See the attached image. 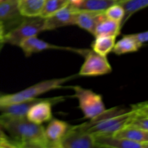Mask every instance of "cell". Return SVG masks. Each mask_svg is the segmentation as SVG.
Segmentation results:
<instances>
[{
	"instance_id": "4316f807",
	"label": "cell",
	"mask_w": 148,
	"mask_h": 148,
	"mask_svg": "<svg viewBox=\"0 0 148 148\" xmlns=\"http://www.w3.org/2000/svg\"><path fill=\"white\" fill-rule=\"evenodd\" d=\"M82 1L83 0H68L69 4L70 5H72L73 7H75V8H77V7H79L81 4V3L82 2Z\"/></svg>"
},
{
	"instance_id": "7402d4cb",
	"label": "cell",
	"mask_w": 148,
	"mask_h": 148,
	"mask_svg": "<svg viewBox=\"0 0 148 148\" xmlns=\"http://www.w3.org/2000/svg\"><path fill=\"white\" fill-rule=\"evenodd\" d=\"M117 2L116 0H83L79 7L74 8L77 10L102 12Z\"/></svg>"
},
{
	"instance_id": "f546056e",
	"label": "cell",
	"mask_w": 148,
	"mask_h": 148,
	"mask_svg": "<svg viewBox=\"0 0 148 148\" xmlns=\"http://www.w3.org/2000/svg\"><path fill=\"white\" fill-rule=\"evenodd\" d=\"M4 44H5V43H4V40H0V52H1V49H2V48L4 47Z\"/></svg>"
},
{
	"instance_id": "1f68e13d",
	"label": "cell",
	"mask_w": 148,
	"mask_h": 148,
	"mask_svg": "<svg viewBox=\"0 0 148 148\" xmlns=\"http://www.w3.org/2000/svg\"><path fill=\"white\" fill-rule=\"evenodd\" d=\"M19 147V146H18ZM19 148H43V147H19Z\"/></svg>"
},
{
	"instance_id": "6da1fadb",
	"label": "cell",
	"mask_w": 148,
	"mask_h": 148,
	"mask_svg": "<svg viewBox=\"0 0 148 148\" xmlns=\"http://www.w3.org/2000/svg\"><path fill=\"white\" fill-rule=\"evenodd\" d=\"M0 126L9 134L10 140L19 147L49 148L42 124H34L26 117L1 114Z\"/></svg>"
},
{
	"instance_id": "277c9868",
	"label": "cell",
	"mask_w": 148,
	"mask_h": 148,
	"mask_svg": "<svg viewBox=\"0 0 148 148\" xmlns=\"http://www.w3.org/2000/svg\"><path fill=\"white\" fill-rule=\"evenodd\" d=\"M45 29V19L38 17H23L14 27L6 31L4 36V43L19 46L25 39L38 35Z\"/></svg>"
},
{
	"instance_id": "83f0119b",
	"label": "cell",
	"mask_w": 148,
	"mask_h": 148,
	"mask_svg": "<svg viewBox=\"0 0 148 148\" xmlns=\"http://www.w3.org/2000/svg\"><path fill=\"white\" fill-rule=\"evenodd\" d=\"M5 139H10V137L0 126V140H5Z\"/></svg>"
},
{
	"instance_id": "d6a6232c",
	"label": "cell",
	"mask_w": 148,
	"mask_h": 148,
	"mask_svg": "<svg viewBox=\"0 0 148 148\" xmlns=\"http://www.w3.org/2000/svg\"><path fill=\"white\" fill-rule=\"evenodd\" d=\"M7 1V0H0V3L4 2V1Z\"/></svg>"
},
{
	"instance_id": "ffe728a7",
	"label": "cell",
	"mask_w": 148,
	"mask_h": 148,
	"mask_svg": "<svg viewBox=\"0 0 148 148\" xmlns=\"http://www.w3.org/2000/svg\"><path fill=\"white\" fill-rule=\"evenodd\" d=\"M116 36H95V40L91 45L92 50L101 56H106L112 51L116 43Z\"/></svg>"
},
{
	"instance_id": "ac0fdd59",
	"label": "cell",
	"mask_w": 148,
	"mask_h": 148,
	"mask_svg": "<svg viewBox=\"0 0 148 148\" xmlns=\"http://www.w3.org/2000/svg\"><path fill=\"white\" fill-rule=\"evenodd\" d=\"M117 3L122 7L124 12V18L121 22L122 28L133 14L147 7L148 0H119Z\"/></svg>"
},
{
	"instance_id": "f1b7e54d",
	"label": "cell",
	"mask_w": 148,
	"mask_h": 148,
	"mask_svg": "<svg viewBox=\"0 0 148 148\" xmlns=\"http://www.w3.org/2000/svg\"><path fill=\"white\" fill-rule=\"evenodd\" d=\"M4 33H5V30L4 29H1L0 30V40H4Z\"/></svg>"
},
{
	"instance_id": "44dd1931",
	"label": "cell",
	"mask_w": 148,
	"mask_h": 148,
	"mask_svg": "<svg viewBox=\"0 0 148 148\" xmlns=\"http://www.w3.org/2000/svg\"><path fill=\"white\" fill-rule=\"evenodd\" d=\"M140 49V46L128 34L124 35L119 41L115 43L112 52L116 55L121 56L127 53L137 52Z\"/></svg>"
},
{
	"instance_id": "4dcf8cb0",
	"label": "cell",
	"mask_w": 148,
	"mask_h": 148,
	"mask_svg": "<svg viewBox=\"0 0 148 148\" xmlns=\"http://www.w3.org/2000/svg\"><path fill=\"white\" fill-rule=\"evenodd\" d=\"M1 29H4L5 30V27H4V25L2 23H0V30Z\"/></svg>"
},
{
	"instance_id": "2e32d148",
	"label": "cell",
	"mask_w": 148,
	"mask_h": 148,
	"mask_svg": "<svg viewBox=\"0 0 148 148\" xmlns=\"http://www.w3.org/2000/svg\"><path fill=\"white\" fill-rule=\"evenodd\" d=\"M46 0H18L19 13L23 17H40Z\"/></svg>"
},
{
	"instance_id": "9a60e30c",
	"label": "cell",
	"mask_w": 148,
	"mask_h": 148,
	"mask_svg": "<svg viewBox=\"0 0 148 148\" xmlns=\"http://www.w3.org/2000/svg\"><path fill=\"white\" fill-rule=\"evenodd\" d=\"M23 17L19 13L18 0H7L0 3V23L4 25L12 24L21 21Z\"/></svg>"
},
{
	"instance_id": "52a82bcc",
	"label": "cell",
	"mask_w": 148,
	"mask_h": 148,
	"mask_svg": "<svg viewBox=\"0 0 148 148\" xmlns=\"http://www.w3.org/2000/svg\"><path fill=\"white\" fill-rule=\"evenodd\" d=\"M85 61L78 75L83 77H97L111 73L112 67L106 56H101L92 50L88 49L84 54Z\"/></svg>"
},
{
	"instance_id": "e0dca14e",
	"label": "cell",
	"mask_w": 148,
	"mask_h": 148,
	"mask_svg": "<svg viewBox=\"0 0 148 148\" xmlns=\"http://www.w3.org/2000/svg\"><path fill=\"white\" fill-rule=\"evenodd\" d=\"M121 27L119 22L110 20L104 16L97 24L94 30L93 36H117L121 33Z\"/></svg>"
},
{
	"instance_id": "484cf974",
	"label": "cell",
	"mask_w": 148,
	"mask_h": 148,
	"mask_svg": "<svg viewBox=\"0 0 148 148\" xmlns=\"http://www.w3.org/2000/svg\"><path fill=\"white\" fill-rule=\"evenodd\" d=\"M0 148H19L10 139L0 140Z\"/></svg>"
},
{
	"instance_id": "5bb4252c",
	"label": "cell",
	"mask_w": 148,
	"mask_h": 148,
	"mask_svg": "<svg viewBox=\"0 0 148 148\" xmlns=\"http://www.w3.org/2000/svg\"><path fill=\"white\" fill-rule=\"evenodd\" d=\"M104 16V12H98L75 10V25L79 26L81 29L93 36L97 24Z\"/></svg>"
},
{
	"instance_id": "836d02e7",
	"label": "cell",
	"mask_w": 148,
	"mask_h": 148,
	"mask_svg": "<svg viewBox=\"0 0 148 148\" xmlns=\"http://www.w3.org/2000/svg\"><path fill=\"white\" fill-rule=\"evenodd\" d=\"M116 1H119V0H116Z\"/></svg>"
},
{
	"instance_id": "3957f363",
	"label": "cell",
	"mask_w": 148,
	"mask_h": 148,
	"mask_svg": "<svg viewBox=\"0 0 148 148\" xmlns=\"http://www.w3.org/2000/svg\"><path fill=\"white\" fill-rule=\"evenodd\" d=\"M75 77L76 76L72 75L66 77L47 79L14 93L0 95V107L34 99L49 91L63 88L64 84Z\"/></svg>"
},
{
	"instance_id": "30bf717a",
	"label": "cell",
	"mask_w": 148,
	"mask_h": 148,
	"mask_svg": "<svg viewBox=\"0 0 148 148\" xmlns=\"http://www.w3.org/2000/svg\"><path fill=\"white\" fill-rule=\"evenodd\" d=\"M70 25H75V10L69 4L50 17L45 18L46 31Z\"/></svg>"
},
{
	"instance_id": "7a4b0ae2",
	"label": "cell",
	"mask_w": 148,
	"mask_h": 148,
	"mask_svg": "<svg viewBox=\"0 0 148 148\" xmlns=\"http://www.w3.org/2000/svg\"><path fill=\"white\" fill-rule=\"evenodd\" d=\"M131 113V108L114 107L80 126L93 135H113L126 125Z\"/></svg>"
},
{
	"instance_id": "5b68a950",
	"label": "cell",
	"mask_w": 148,
	"mask_h": 148,
	"mask_svg": "<svg viewBox=\"0 0 148 148\" xmlns=\"http://www.w3.org/2000/svg\"><path fill=\"white\" fill-rule=\"evenodd\" d=\"M75 92L74 97L79 102V107L87 119L92 120L102 114L106 110L103 98L92 90L81 86L71 87Z\"/></svg>"
},
{
	"instance_id": "603a6c76",
	"label": "cell",
	"mask_w": 148,
	"mask_h": 148,
	"mask_svg": "<svg viewBox=\"0 0 148 148\" xmlns=\"http://www.w3.org/2000/svg\"><path fill=\"white\" fill-rule=\"evenodd\" d=\"M69 4L68 0H46L40 17L47 18Z\"/></svg>"
},
{
	"instance_id": "ba28073f",
	"label": "cell",
	"mask_w": 148,
	"mask_h": 148,
	"mask_svg": "<svg viewBox=\"0 0 148 148\" xmlns=\"http://www.w3.org/2000/svg\"><path fill=\"white\" fill-rule=\"evenodd\" d=\"M65 100L64 96L43 98L35 103L27 111L25 117L27 120L36 124H42L52 119V106L62 102Z\"/></svg>"
},
{
	"instance_id": "4fadbf2b",
	"label": "cell",
	"mask_w": 148,
	"mask_h": 148,
	"mask_svg": "<svg viewBox=\"0 0 148 148\" xmlns=\"http://www.w3.org/2000/svg\"><path fill=\"white\" fill-rule=\"evenodd\" d=\"M131 115L124 127L148 131V103H139L131 106Z\"/></svg>"
},
{
	"instance_id": "8992f818",
	"label": "cell",
	"mask_w": 148,
	"mask_h": 148,
	"mask_svg": "<svg viewBox=\"0 0 148 148\" xmlns=\"http://www.w3.org/2000/svg\"><path fill=\"white\" fill-rule=\"evenodd\" d=\"M58 148H100L92 134L79 125L70 126L59 142Z\"/></svg>"
},
{
	"instance_id": "8fae6325",
	"label": "cell",
	"mask_w": 148,
	"mask_h": 148,
	"mask_svg": "<svg viewBox=\"0 0 148 148\" xmlns=\"http://www.w3.org/2000/svg\"><path fill=\"white\" fill-rule=\"evenodd\" d=\"M70 127L68 123L62 120L51 119L44 128L45 136L49 145V148H58L59 142L65 135Z\"/></svg>"
},
{
	"instance_id": "cb8c5ba5",
	"label": "cell",
	"mask_w": 148,
	"mask_h": 148,
	"mask_svg": "<svg viewBox=\"0 0 148 148\" xmlns=\"http://www.w3.org/2000/svg\"><path fill=\"white\" fill-rule=\"evenodd\" d=\"M104 14L107 18L114 20V21L119 22L121 23L124 18V12L122 7L118 3H116V4L108 7L104 12Z\"/></svg>"
},
{
	"instance_id": "9c48e42d",
	"label": "cell",
	"mask_w": 148,
	"mask_h": 148,
	"mask_svg": "<svg viewBox=\"0 0 148 148\" xmlns=\"http://www.w3.org/2000/svg\"><path fill=\"white\" fill-rule=\"evenodd\" d=\"M19 47L22 49L26 57H29L33 53H39V52L46 50H50V49L67 51L76 53L77 54L81 55V56H84L86 51L88 50V49H75V48L65 47V46H57V45L51 44V43H49L38 38V36H33V37L25 39L20 43Z\"/></svg>"
},
{
	"instance_id": "d4e9b609",
	"label": "cell",
	"mask_w": 148,
	"mask_h": 148,
	"mask_svg": "<svg viewBox=\"0 0 148 148\" xmlns=\"http://www.w3.org/2000/svg\"><path fill=\"white\" fill-rule=\"evenodd\" d=\"M130 37L137 43L140 48H142L148 40V32L144 31L133 34H129Z\"/></svg>"
},
{
	"instance_id": "d6986e66",
	"label": "cell",
	"mask_w": 148,
	"mask_h": 148,
	"mask_svg": "<svg viewBox=\"0 0 148 148\" xmlns=\"http://www.w3.org/2000/svg\"><path fill=\"white\" fill-rule=\"evenodd\" d=\"M111 136H114L117 138L126 139L131 141L137 142V143H148V131H145L133 127H124Z\"/></svg>"
},
{
	"instance_id": "7c38bea8",
	"label": "cell",
	"mask_w": 148,
	"mask_h": 148,
	"mask_svg": "<svg viewBox=\"0 0 148 148\" xmlns=\"http://www.w3.org/2000/svg\"><path fill=\"white\" fill-rule=\"evenodd\" d=\"M97 146L103 148H148V143H143L117 138L111 135H94Z\"/></svg>"
}]
</instances>
